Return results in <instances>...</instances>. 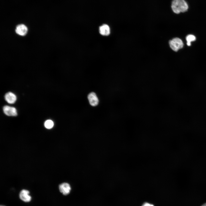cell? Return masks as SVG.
<instances>
[{
	"instance_id": "1",
	"label": "cell",
	"mask_w": 206,
	"mask_h": 206,
	"mask_svg": "<svg viewBox=\"0 0 206 206\" xmlns=\"http://www.w3.org/2000/svg\"><path fill=\"white\" fill-rule=\"evenodd\" d=\"M171 7L173 11L177 14L185 13L189 8V5L185 0H172Z\"/></svg>"
},
{
	"instance_id": "2",
	"label": "cell",
	"mask_w": 206,
	"mask_h": 206,
	"mask_svg": "<svg viewBox=\"0 0 206 206\" xmlns=\"http://www.w3.org/2000/svg\"><path fill=\"white\" fill-rule=\"evenodd\" d=\"M169 45L171 48L175 52H177L182 48L183 46V43L180 38L176 37L169 41Z\"/></svg>"
},
{
	"instance_id": "3",
	"label": "cell",
	"mask_w": 206,
	"mask_h": 206,
	"mask_svg": "<svg viewBox=\"0 0 206 206\" xmlns=\"http://www.w3.org/2000/svg\"><path fill=\"white\" fill-rule=\"evenodd\" d=\"M60 191L64 195H69L71 190V187L68 183H64L60 184L59 186Z\"/></svg>"
},
{
	"instance_id": "4",
	"label": "cell",
	"mask_w": 206,
	"mask_h": 206,
	"mask_svg": "<svg viewBox=\"0 0 206 206\" xmlns=\"http://www.w3.org/2000/svg\"><path fill=\"white\" fill-rule=\"evenodd\" d=\"M19 197L21 200L25 202H29L31 200V197L29 195V192L26 189H23L19 194Z\"/></svg>"
},
{
	"instance_id": "5",
	"label": "cell",
	"mask_w": 206,
	"mask_h": 206,
	"mask_svg": "<svg viewBox=\"0 0 206 206\" xmlns=\"http://www.w3.org/2000/svg\"><path fill=\"white\" fill-rule=\"evenodd\" d=\"M3 109L4 113L7 116H16L17 115V110L14 107L5 106L3 107Z\"/></svg>"
},
{
	"instance_id": "6",
	"label": "cell",
	"mask_w": 206,
	"mask_h": 206,
	"mask_svg": "<svg viewBox=\"0 0 206 206\" xmlns=\"http://www.w3.org/2000/svg\"><path fill=\"white\" fill-rule=\"evenodd\" d=\"M88 99L90 104L92 106H96L98 104L99 100L95 93L94 92L90 93L88 95Z\"/></svg>"
},
{
	"instance_id": "7",
	"label": "cell",
	"mask_w": 206,
	"mask_h": 206,
	"mask_svg": "<svg viewBox=\"0 0 206 206\" xmlns=\"http://www.w3.org/2000/svg\"><path fill=\"white\" fill-rule=\"evenodd\" d=\"M27 28L25 25L20 24L16 27L15 30L16 33L21 36H24L27 33Z\"/></svg>"
},
{
	"instance_id": "8",
	"label": "cell",
	"mask_w": 206,
	"mask_h": 206,
	"mask_svg": "<svg viewBox=\"0 0 206 206\" xmlns=\"http://www.w3.org/2000/svg\"><path fill=\"white\" fill-rule=\"evenodd\" d=\"M5 98L6 101L10 104L14 103L17 99L16 95L11 92L7 93L5 95Z\"/></svg>"
},
{
	"instance_id": "9",
	"label": "cell",
	"mask_w": 206,
	"mask_h": 206,
	"mask_svg": "<svg viewBox=\"0 0 206 206\" xmlns=\"http://www.w3.org/2000/svg\"><path fill=\"white\" fill-rule=\"evenodd\" d=\"M100 33L103 35L107 36L110 33V29L109 27L107 25L104 24L99 27Z\"/></svg>"
},
{
	"instance_id": "10",
	"label": "cell",
	"mask_w": 206,
	"mask_h": 206,
	"mask_svg": "<svg viewBox=\"0 0 206 206\" xmlns=\"http://www.w3.org/2000/svg\"><path fill=\"white\" fill-rule=\"evenodd\" d=\"M186 40L187 41V45L189 46L191 45V42L192 41H195L196 39L195 37L193 35L189 34L186 37Z\"/></svg>"
},
{
	"instance_id": "11",
	"label": "cell",
	"mask_w": 206,
	"mask_h": 206,
	"mask_svg": "<svg viewBox=\"0 0 206 206\" xmlns=\"http://www.w3.org/2000/svg\"><path fill=\"white\" fill-rule=\"evenodd\" d=\"M54 125L53 121L50 120H46L44 123V126L45 127L48 129L52 128Z\"/></svg>"
},
{
	"instance_id": "12",
	"label": "cell",
	"mask_w": 206,
	"mask_h": 206,
	"mask_svg": "<svg viewBox=\"0 0 206 206\" xmlns=\"http://www.w3.org/2000/svg\"><path fill=\"white\" fill-rule=\"evenodd\" d=\"M142 206H154L153 204L147 203L145 202L144 203Z\"/></svg>"
},
{
	"instance_id": "13",
	"label": "cell",
	"mask_w": 206,
	"mask_h": 206,
	"mask_svg": "<svg viewBox=\"0 0 206 206\" xmlns=\"http://www.w3.org/2000/svg\"><path fill=\"white\" fill-rule=\"evenodd\" d=\"M201 206H206V203L204 204L203 205H202Z\"/></svg>"
},
{
	"instance_id": "14",
	"label": "cell",
	"mask_w": 206,
	"mask_h": 206,
	"mask_svg": "<svg viewBox=\"0 0 206 206\" xmlns=\"http://www.w3.org/2000/svg\"><path fill=\"white\" fill-rule=\"evenodd\" d=\"M0 206H5L2 205H1Z\"/></svg>"
}]
</instances>
